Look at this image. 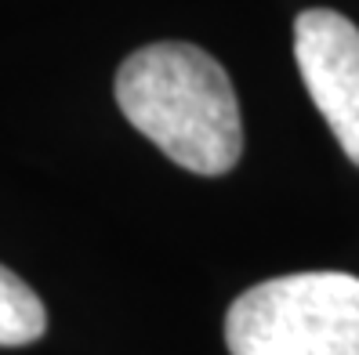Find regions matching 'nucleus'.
I'll return each instance as SVG.
<instances>
[{
    "label": "nucleus",
    "instance_id": "f03ea898",
    "mask_svg": "<svg viewBox=\"0 0 359 355\" xmlns=\"http://www.w3.org/2000/svg\"><path fill=\"white\" fill-rule=\"evenodd\" d=\"M232 355H359V279L298 272L255 283L229 305Z\"/></svg>",
    "mask_w": 359,
    "mask_h": 355
},
{
    "label": "nucleus",
    "instance_id": "f257e3e1",
    "mask_svg": "<svg viewBox=\"0 0 359 355\" xmlns=\"http://www.w3.org/2000/svg\"><path fill=\"white\" fill-rule=\"evenodd\" d=\"M116 106L135 131L193 174H229L243 156V123L232 80L215 55L163 40L138 48L116 69Z\"/></svg>",
    "mask_w": 359,
    "mask_h": 355
},
{
    "label": "nucleus",
    "instance_id": "7ed1b4c3",
    "mask_svg": "<svg viewBox=\"0 0 359 355\" xmlns=\"http://www.w3.org/2000/svg\"><path fill=\"white\" fill-rule=\"evenodd\" d=\"M294 62L341 153L359 167V29L330 8H309L294 22Z\"/></svg>",
    "mask_w": 359,
    "mask_h": 355
},
{
    "label": "nucleus",
    "instance_id": "20e7f679",
    "mask_svg": "<svg viewBox=\"0 0 359 355\" xmlns=\"http://www.w3.org/2000/svg\"><path fill=\"white\" fill-rule=\"evenodd\" d=\"M48 312L26 279L0 265V348H22L44 337Z\"/></svg>",
    "mask_w": 359,
    "mask_h": 355
}]
</instances>
